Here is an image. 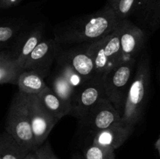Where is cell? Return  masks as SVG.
Masks as SVG:
<instances>
[{"label": "cell", "instance_id": "obj_1", "mask_svg": "<svg viewBox=\"0 0 160 159\" xmlns=\"http://www.w3.org/2000/svg\"><path fill=\"white\" fill-rule=\"evenodd\" d=\"M122 20L109 2L90 14L78 16L55 26L54 38L60 45H83L103 38L113 32Z\"/></svg>", "mask_w": 160, "mask_h": 159}, {"label": "cell", "instance_id": "obj_2", "mask_svg": "<svg viewBox=\"0 0 160 159\" xmlns=\"http://www.w3.org/2000/svg\"><path fill=\"white\" fill-rule=\"evenodd\" d=\"M151 83L150 60L148 54L142 55L128 91L121 122L135 127L141 121L148 100Z\"/></svg>", "mask_w": 160, "mask_h": 159}, {"label": "cell", "instance_id": "obj_3", "mask_svg": "<svg viewBox=\"0 0 160 159\" xmlns=\"http://www.w3.org/2000/svg\"><path fill=\"white\" fill-rule=\"evenodd\" d=\"M5 131L30 151L37 149L28 110V94L19 90L12 98L6 115Z\"/></svg>", "mask_w": 160, "mask_h": 159}, {"label": "cell", "instance_id": "obj_4", "mask_svg": "<svg viewBox=\"0 0 160 159\" xmlns=\"http://www.w3.org/2000/svg\"><path fill=\"white\" fill-rule=\"evenodd\" d=\"M135 59H128L116 65L102 75L105 94L120 115H123L127 97L133 80Z\"/></svg>", "mask_w": 160, "mask_h": 159}, {"label": "cell", "instance_id": "obj_5", "mask_svg": "<svg viewBox=\"0 0 160 159\" xmlns=\"http://www.w3.org/2000/svg\"><path fill=\"white\" fill-rule=\"evenodd\" d=\"M121 115L107 98L99 101L84 118L78 120V132L86 142L92 143L98 132L121 122Z\"/></svg>", "mask_w": 160, "mask_h": 159}, {"label": "cell", "instance_id": "obj_6", "mask_svg": "<svg viewBox=\"0 0 160 159\" xmlns=\"http://www.w3.org/2000/svg\"><path fill=\"white\" fill-rule=\"evenodd\" d=\"M119 26L103 38L86 44L87 51L93 60L97 74L102 76L108 70L124 61L122 55Z\"/></svg>", "mask_w": 160, "mask_h": 159}, {"label": "cell", "instance_id": "obj_7", "mask_svg": "<svg viewBox=\"0 0 160 159\" xmlns=\"http://www.w3.org/2000/svg\"><path fill=\"white\" fill-rule=\"evenodd\" d=\"M50 84L48 85L62 100L71 103L80 87L88 80L77 73L67 62L57 57L55 66L49 74Z\"/></svg>", "mask_w": 160, "mask_h": 159}, {"label": "cell", "instance_id": "obj_8", "mask_svg": "<svg viewBox=\"0 0 160 159\" xmlns=\"http://www.w3.org/2000/svg\"><path fill=\"white\" fill-rule=\"evenodd\" d=\"M106 98L102 76L97 75L89 79L77 91L71 103L72 115L78 120L84 118L101 100Z\"/></svg>", "mask_w": 160, "mask_h": 159}, {"label": "cell", "instance_id": "obj_9", "mask_svg": "<svg viewBox=\"0 0 160 159\" xmlns=\"http://www.w3.org/2000/svg\"><path fill=\"white\" fill-rule=\"evenodd\" d=\"M61 49L62 45L55 38L43 39L27 59L23 70L36 72L45 79L51 73Z\"/></svg>", "mask_w": 160, "mask_h": 159}, {"label": "cell", "instance_id": "obj_10", "mask_svg": "<svg viewBox=\"0 0 160 159\" xmlns=\"http://www.w3.org/2000/svg\"><path fill=\"white\" fill-rule=\"evenodd\" d=\"M28 110L36 147L42 146L59 122L44 106L38 95L28 94Z\"/></svg>", "mask_w": 160, "mask_h": 159}, {"label": "cell", "instance_id": "obj_11", "mask_svg": "<svg viewBox=\"0 0 160 159\" xmlns=\"http://www.w3.org/2000/svg\"><path fill=\"white\" fill-rule=\"evenodd\" d=\"M119 29L123 60L136 59L145 46L147 34L130 20H122Z\"/></svg>", "mask_w": 160, "mask_h": 159}, {"label": "cell", "instance_id": "obj_12", "mask_svg": "<svg viewBox=\"0 0 160 159\" xmlns=\"http://www.w3.org/2000/svg\"><path fill=\"white\" fill-rule=\"evenodd\" d=\"M58 57L67 62L77 73L89 80L97 76L95 65L86 48V44L78 45L70 48L61 49Z\"/></svg>", "mask_w": 160, "mask_h": 159}, {"label": "cell", "instance_id": "obj_13", "mask_svg": "<svg viewBox=\"0 0 160 159\" xmlns=\"http://www.w3.org/2000/svg\"><path fill=\"white\" fill-rule=\"evenodd\" d=\"M129 20L147 35L154 32L160 26V0H138Z\"/></svg>", "mask_w": 160, "mask_h": 159}, {"label": "cell", "instance_id": "obj_14", "mask_svg": "<svg viewBox=\"0 0 160 159\" xmlns=\"http://www.w3.org/2000/svg\"><path fill=\"white\" fill-rule=\"evenodd\" d=\"M134 130V127L120 122L98 132L94 137L92 143L115 151L128 140Z\"/></svg>", "mask_w": 160, "mask_h": 159}, {"label": "cell", "instance_id": "obj_15", "mask_svg": "<svg viewBox=\"0 0 160 159\" xmlns=\"http://www.w3.org/2000/svg\"><path fill=\"white\" fill-rule=\"evenodd\" d=\"M43 23H36L22 39L21 41L17 45V47L11 52H8L11 57L15 59L19 66L21 67L23 70V65L30 55L37 47V45L43 40Z\"/></svg>", "mask_w": 160, "mask_h": 159}, {"label": "cell", "instance_id": "obj_16", "mask_svg": "<svg viewBox=\"0 0 160 159\" xmlns=\"http://www.w3.org/2000/svg\"><path fill=\"white\" fill-rule=\"evenodd\" d=\"M47 110L58 120L70 115L71 107L48 87L38 95Z\"/></svg>", "mask_w": 160, "mask_h": 159}, {"label": "cell", "instance_id": "obj_17", "mask_svg": "<svg viewBox=\"0 0 160 159\" xmlns=\"http://www.w3.org/2000/svg\"><path fill=\"white\" fill-rule=\"evenodd\" d=\"M24 70L19 66L15 59L8 52L1 50L0 52V84L18 85L19 78Z\"/></svg>", "mask_w": 160, "mask_h": 159}, {"label": "cell", "instance_id": "obj_18", "mask_svg": "<svg viewBox=\"0 0 160 159\" xmlns=\"http://www.w3.org/2000/svg\"><path fill=\"white\" fill-rule=\"evenodd\" d=\"M6 131L0 137V159H24L31 152Z\"/></svg>", "mask_w": 160, "mask_h": 159}, {"label": "cell", "instance_id": "obj_19", "mask_svg": "<svg viewBox=\"0 0 160 159\" xmlns=\"http://www.w3.org/2000/svg\"><path fill=\"white\" fill-rule=\"evenodd\" d=\"M19 90L28 94L38 95L48 89V86L40 74L34 71L24 70L18 81Z\"/></svg>", "mask_w": 160, "mask_h": 159}, {"label": "cell", "instance_id": "obj_20", "mask_svg": "<svg viewBox=\"0 0 160 159\" xmlns=\"http://www.w3.org/2000/svg\"><path fill=\"white\" fill-rule=\"evenodd\" d=\"M84 159H115V151L98 146L95 143H89L83 150Z\"/></svg>", "mask_w": 160, "mask_h": 159}, {"label": "cell", "instance_id": "obj_21", "mask_svg": "<svg viewBox=\"0 0 160 159\" xmlns=\"http://www.w3.org/2000/svg\"><path fill=\"white\" fill-rule=\"evenodd\" d=\"M138 0H107L121 20H129Z\"/></svg>", "mask_w": 160, "mask_h": 159}, {"label": "cell", "instance_id": "obj_22", "mask_svg": "<svg viewBox=\"0 0 160 159\" xmlns=\"http://www.w3.org/2000/svg\"><path fill=\"white\" fill-rule=\"evenodd\" d=\"M37 159H59L52 149L50 142L46 140L34 151Z\"/></svg>", "mask_w": 160, "mask_h": 159}, {"label": "cell", "instance_id": "obj_23", "mask_svg": "<svg viewBox=\"0 0 160 159\" xmlns=\"http://www.w3.org/2000/svg\"><path fill=\"white\" fill-rule=\"evenodd\" d=\"M23 0H0V8L3 10L12 9L18 6Z\"/></svg>", "mask_w": 160, "mask_h": 159}, {"label": "cell", "instance_id": "obj_24", "mask_svg": "<svg viewBox=\"0 0 160 159\" xmlns=\"http://www.w3.org/2000/svg\"><path fill=\"white\" fill-rule=\"evenodd\" d=\"M24 159H37V157H36V154L34 153V151H31L28 155L26 156Z\"/></svg>", "mask_w": 160, "mask_h": 159}, {"label": "cell", "instance_id": "obj_25", "mask_svg": "<svg viewBox=\"0 0 160 159\" xmlns=\"http://www.w3.org/2000/svg\"><path fill=\"white\" fill-rule=\"evenodd\" d=\"M155 147L156 148V150H157L158 152H159V157H160V135L159 136V138L157 139L156 143H155Z\"/></svg>", "mask_w": 160, "mask_h": 159}]
</instances>
